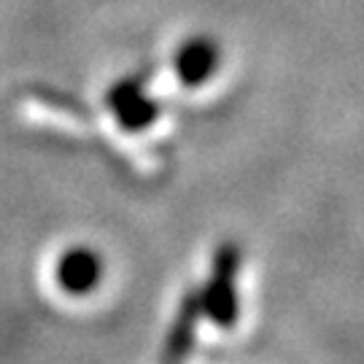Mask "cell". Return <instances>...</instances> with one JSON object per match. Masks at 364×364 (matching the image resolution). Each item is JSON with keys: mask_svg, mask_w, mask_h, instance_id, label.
Instances as JSON below:
<instances>
[{"mask_svg": "<svg viewBox=\"0 0 364 364\" xmlns=\"http://www.w3.org/2000/svg\"><path fill=\"white\" fill-rule=\"evenodd\" d=\"M243 267V251L235 240H224L213 251L210 273L203 287H197L203 318L219 329H232L240 321V294H237V278Z\"/></svg>", "mask_w": 364, "mask_h": 364, "instance_id": "6da1fadb", "label": "cell"}, {"mask_svg": "<svg viewBox=\"0 0 364 364\" xmlns=\"http://www.w3.org/2000/svg\"><path fill=\"white\" fill-rule=\"evenodd\" d=\"M105 105L114 114L117 124L127 132H144L154 127L162 105L156 103V97L149 92L146 76L132 73L111 84V90L105 92Z\"/></svg>", "mask_w": 364, "mask_h": 364, "instance_id": "7a4b0ae2", "label": "cell"}, {"mask_svg": "<svg viewBox=\"0 0 364 364\" xmlns=\"http://www.w3.org/2000/svg\"><path fill=\"white\" fill-rule=\"evenodd\" d=\"M221 68V46L210 36H195L183 41L173 54V73L186 90L205 87Z\"/></svg>", "mask_w": 364, "mask_h": 364, "instance_id": "3957f363", "label": "cell"}, {"mask_svg": "<svg viewBox=\"0 0 364 364\" xmlns=\"http://www.w3.org/2000/svg\"><path fill=\"white\" fill-rule=\"evenodd\" d=\"M103 257L90 246H73L57 259V284L70 297H87L103 284Z\"/></svg>", "mask_w": 364, "mask_h": 364, "instance_id": "277c9868", "label": "cell"}, {"mask_svg": "<svg viewBox=\"0 0 364 364\" xmlns=\"http://www.w3.org/2000/svg\"><path fill=\"white\" fill-rule=\"evenodd\" d=\"M203 321V308L197 289H189L178 302V311L173 316L168 338L162 346V364H186L189 353L197 343V326Z\"/></svg>", "mask_w": 364, "mask_h": 364, "instance_id": "5b68a950", "label": "cell"}]
</instances>
